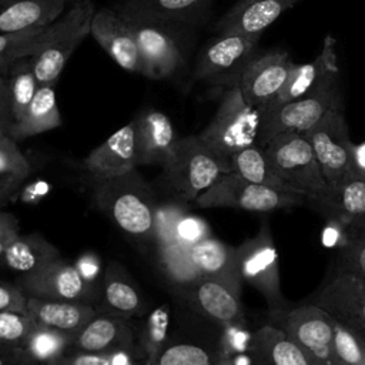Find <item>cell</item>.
I'll use <instances>...</instances> for the list:
<instances>
[{"mask_svg": "<svg viewBox=\"0 0 365 365\" xmlns=\"http://www.w3.org/2000/svg\"><path fill=\"white\" fill-rule=\"evenodd\" d=\"M60 258L58 251L38 234L19 235L6 250L3 268L30 275Z\"/></svg>", "mask_w": 365, "mask_h": 365, "instance_id": "30", "label": "cell"}, {"mask_svg": "<svg viewBox=\"0 0 365 365\" xmlns=\"http://www.w3.org/2000/svg\"><path fill=\"white\" fill-rule=\"evenodd\" d=\"M352 178L365 180V141L352 147Z\"/></svg>", "mask_w": 365, "mask_h": 365, "instance_id": "50", "label": "cell"}, {"mask_svg": "<svg viewBox=\"0 0 365 365\" xmlns=\"http://www.w3.org/2000/svg\"><path fill=\"white\" fill-rule=\"evenodd\" d=\"M27 314L37 325L76 335L96 314L93 304L27 297Z\"/></svg>", "mask_w": 365, "mask_h": 365, "instance_id": "26", "label": "cell"}, {"mask_svg": "<svg viewBox=\"0 0 365 365\" xmlns=\"http://www.w3.org/2000/svg\"><path fill=\"white\" fill-rule=\"evenodd\" d=\"M170 327V307L161 305L151 311L137 331V349L145 365H153L164 349Z\"/></svg>", "mask_w": 365, "mask_h": 365, "instance_id": "36", "label": "cell"}, {"mask_svg": "<svg viewBox=\"0 0 365 365\" xmlns=\"http://www.w3.org/2000/svg\"><path fill=\"white\" fill-rule=\"evenodd\" d=\"M278 325L307 355L312 365H336L335 321L321 307L307 302L274 314Z\"/></svg>", "mask_w": 365, "mask_h": 365, "instance_id": "10", "label": "cell"}, {"mask_svg": "<svg viewBox=\"0 0 365 365\" xmlns=\"http://www.w3.org/2000/svg\"><path fill=\"white\" fill-rule=\"evenodd\" d=\"M262 148L288 190L308 200L322 198L331 191L305 134H278Z\"/></svg>", "mask_w": 365, "mask_h": 365, "instance_id": "6", "label": "cell"}, {"mask_svg": "<svg viewBox=\"0 0 365 365\" xmlns=\"http://www.w3.org/2000/svg\"><path fill=\"white\" fill-rule=\"evenodd\" d=\"M19 287L27 297L46 299L91 304L97 297L94 284L80 272L77 265L61 257L34 274L23 275Z\"/></svg>", "mask_w": 365, "mask_h": 365, "instance_id": "13", "label": "cell"}, {"mask_svg": "<svg viewBox=\"0 0 365 365\" xmlns=\"http://www.w3.org/2000/svg\"><path fill=\"white\" fill-rule=\"evenodd\" d=\"M50 24L9 34H0V74L6 76L9 68L17 60L34 56L44 41Z\"/></svg>", "mask_w": 365, "mask_h": 365, "instance_id": "34", "label": "cell"}, {"mask_svg": "<svg viewBox=\"0 0 365 365\" xmlns=\"http://www.w3.org/2000/svg\"><path fill=\"white\" fill-rule=\"evenodd\" d=\"M1 344H3V342H1V341H0V345H1Z\"/></svg>", "mask_w": 365, "mask_h": 365, "instance_id": "53", "label": "cell"}, {"mask_svg": "<svg viewBox=\"0 0 365 365\" xmlns=\"http://www.w3.org/2000/svg\"><path fill=\"white\" fill-rule=\"evenodd\" d=\"M94 182L120 177L135 170V127L134 121L123 125L106 141L88 153L81 163Z\"/></svg>", "mask_w": 365, "mask_h": 365, "instance_id": "18", "label": "cell"}, {"mask_svg": "<svg viewBox=\"0 0 365 365\" xmlns=\"http://www.w3.org/2000/svg\"><path fill=\"white\" fill-rule=\"evenodd\" d=\"M305 135L331 190L352 178L354 143L349 138L344 111L328 113Z\"/></svg>", "mask_w": 365, "mask_h": 365, "instance_id": "11", "label": "cell"}, {"mask_svg": "<svg viewBox=\"0 0 365 365\" xmlns=\"http://www.w3.org/2000/svg\"><path fill=\"white\" fill-rule=\"evenodd\" d=\"M0 311L27 314V294L20 287L0 281Z\"/></svg>", "mask_w": 365, "mask_h": 365, "instance_id": "46", "label": "cell"}, {"mask_svg": "<svg viewBox=\"0 0 365 365\" xmlns=\"http://www.w3.org/2000/svg\"><path fill=\"white\" fill-rule=\"evenodd\" d=\"M0 134H3V133H0Z\"/></svg>", "mask_w": 365, "mask_h": 365, "instance_id": "54", "label": "cell"}, {"mask_svg": "<svg viewBox=\"0 0 365 365\" xmlns=\"http://www.w3.org/2000/svg\"><path fill=\"white\" fill-rule=\"evenodd\" d=\"M56 365H145L137 346L106 352H67Z\"/></svg>", "mask_w": 365, "mask_h": 365, "instance_id": "41", "label": "cell"}, {"mask_svg": "<svg viewBox=\"0 0 365 365\" xmlns=\"http://www.w3.org/2000/svg\"><path fill=\"white\" fill-rule=\"evenodd\" d=\"M137 165L164 167L171 158L180 137L167 114L148 108L134 120Z\"/></svg>", "mask_w": 365, "mask_h": 365, "instance_id": "21", "label": "cell"}, {"mask_svg": "<svg viewBox=\"0 0 365 365\" xmlns=\"http://www.w3.org/2000/svg\"><path fill=\"white\" fill-rule=\"evenodd\" d=\"M210 235L207 224L191 214H185L177 227V242L190 248L194 242Z\"/></svg>", "mask_w": 365, "mask_h": 365, "instance_id": "45", "label": "cell"}, {"mask_svg": "<svg viewBox=\"0 0 365 365\" xmlns=\"http://www.w3.org/2000/svg\"><path fill=\"white\" fill-rule=\"evenodd\" d=\"M158 255L165 275L182 288L191 289L201 278V274L192 264L188 248L180 242L158 247Z\"/></svg>", "mask_w": 365, "mask_h": 365, "instance_id": "37", "label": "cell"}, {"mask_svg": "<svg viewBox=\"0 0 365 365\" xmlns=\"http://www.w3.org/2000/svg\"><path fill=\"white\" fill-rule=\"evenodd\" d=\"M237 268L242 282L255 288L265 299L272 314L285 309V298L279 282V261L268 220L258 232L235 247Z\"/></svg>", "mask_w": 365, "mask_h": 365, "instance_id": "8", "label": "cell"}, {"mask_svg": "<svg viewBox=\"0 0 365 365\" xmlns=\"http://www.w3.org/2000/svg\"><path fill=\"white\" fill-rule=\"evenodd\" d=\"M94 204L124 232L153 238L157 201L148 182L137 170L94 185Z\"/></svg>", "mask_w": 365, "mask_h": 365, "instance_id": "1", "label": "cell"}, {"mask_svg": "<svg viewBox=\"0 0 365 365\" xmlns=\"http://www.w3.org/2000/svg\"><path fill=\"white\" fill-rule=\"evenodd\" d=\"M68 1H71V3H76V1H81V0H68Z\"/></svg>", "mask_w": 365, "mask_h": 365, "instance_id": "52", "label": "cell"}, {"mask_svg": "<svg viewBox=\"0 0 365 365\" xmlns=\"http://www.w3.org/2000/svg\"><path fill=\"white\" fill-rule=\"evenodd\" d=\"M336 269L365 279V225L344 234L336 258Z\"/></svg>", "mask_w": 365, "mask_h": 365, "instance_id": "40", "label": "cell"}, {"mask_svg": "<svg viewBox=\"0 0 365 365\" xmlns=\"http://www.w3.org/2000/svg\"><path fill=\"white\" fill-rule=\"evenodd\" d=\"M68 0H0V34L47 26L64 11Z\"/></svg>", "mask_w": 365, "mask_h": 365, "instance_id": "27", "label": "cell"}, {"mask_svg": "<svg viewBox=\"0 0 365 365\" xmlns=\"http://www.w3.org/2000/svg\"><path fill=\"white\" fill-rule=\"evenodd\" d=\"M259 111L242 96L238 84L225 87L217 111L198 137L231 168L240 150L257 144Z\"/></svg>", "mask_w": 365, "mask_h": 365, "instance_id": "3", "label": "cell"}, {"mask_svg": "<svg viewBox=\"0 0 365 365\" xmlns=\"http://www.w3.org/2000/svg\"><path fill=\"white\" fill-rule=\"evenodd\" d=\"M114 9L121 16L148 20L185 33L208 19L211 0H123Z\"/></svg>", "mask_w": 365, "mask_h": 365, "instance_id": "16", "label": "cell"}, {"mask_svg": "<svg viewBox=\"0 0 365 365\" xmlns=\"http://www.w3.org/2000/svg\"><path fill=\"white\" fill-rule=\"evenodd\" d=\"M250 365H312L302 349L275 324H264L250 334Z\"/></svg>", "mask_w": 365, "mask_h": 365, "instance_id": "25", "label": "cell"}, {"mask_svg": "<svg viewBox=\"0 0 365 365\" xmlns=\"http://www.w3.org/2000/svg\"><path fill=\"white\" fill-rule=\"evenodd\" d=\"M299 0H238L215 23L217 33L261 36L282 13Z\"/></svg>", "mask_w": 365, "mask_h": 365, "instance_id": "24", "label": "cell"}, {"mask_svg": "<svg viewBox=\"0 0 365 365\" xmlns=\"http://www.w3.org/2000/svg\"><path fill=\"white\" fill-rule=\"evenodd\" d=\"M96 13L93 0L73 3L57 20L50 24L48 33L33 58L40 86H54L68 58L90 36L91 20Z\"/></svg>", "mask_w": 365, "mask_h": 365, "instance_id": "5", "label": "cell"}, {"mask_svg": "<svg viewBox=\"0 0 365 365\" xmlns=\"http://www.w3.org/2000/svg\"><path fill=\"white\" fill-rule=\"evenodd\" d=\"M190 258L201 277H211L242 285L237 268L235 247H231L211 235L194 242L188 248Z\"/></svg>", "mask_w": 365, "mask_h": 365, "instance_id": "28", "label": "cell"}, {"mask_svg": "<svg viewBox=\"0 0 365 365\" xmlns=\"http://www.w3.org/2000/svg\"><path fill=\"white\" fill-rule=\"evenodd\" d=\"M131 27L144 63L143 76L163 80L178 71L185 60L184 46L177 36L181 31L143 19L125 17Z\"/></svg>", "mask_w": 365, "mask_h": 365, "instance_id": "12", "label": "cell"}, {"mask_svg": "<svg viewBox=\"0 0 365 365\" xmlns=\"http://www.w3.org/2000/svg\"><path fill=\"white\" fill-rule=\"evenodd\" d=\"M90 36L121 68L137 74L144 73L137 38L125 19L115 9L103 7L96 10Z\"/></svg>", "mask_w": 365, "mask_h": 365, "instance_id": "17", "label": "cell"}, {"mask_svg": "<svg viewBox=\"0 0 365 365\" xmlns=\"http://www.w3.org/2000/svg\"><path fill=\"white\" fill-rule=\"evenodd\" d=\"M71 335L37 325L21 344L34 365H56L67 352Z\"/></svg>", "mask_w": 365, "mask_h": 365, "instance_id": "33", "label": "cell"}, {"mask_svg": "<svg viewBox=\"0 0 365 365\" xmlns=\"http://www.w3.org/2000/svg\"><path fill=\"white\" fill-rule=\"evenodd\" d=\"M20 235L19 221L11 212L0 210V269L3 268V257L7 247Z\"/></svg>", "mask_w": 365, "mask_h": 365, "instance_id": "47", "label": "cell"}, {"mask_svg": "<svg viewBox=\"0 0 365 365\" xmlns=\"http://www.w3.org/2000/svg\"><path fill=\"white\" fill-rule=\"evenodd\" d=\"M308 198L295 191L271 188L247 181L237 173H224L200 194L197 208H235L251 212H271L307 204Z\"/></svg>", "mask_w": 365, "mask_h": 365, "instance_id": "7", "label": "cell"}, {"mask_svg": "<svg viewBox=\"0 0 365 365\" xmlns=\"http://www.w3.org/2000/svg\"><path fill=\"white\" fill-rule=\"evenodd\" d=\"M103 305L106 312L131 318L140 315L143 309V297L124 269L113 264L103 281Z\"/></svg>", "mask_w": 365, "mask_h": 365, "instance_id": "31", "label": "cell"}, {"mask_svg": "<svg viewBox=\"0 0 365 365\" xmlns=\"http://www.w3.org/2000/svg\"><path fill=\"white\" fill-rule=\"evenodd\" d=\"M338 71L339 68L336 56V40L331 34H328L322 41L319 54L312 61L294 64L282 91L271 106L282 104L285 101L302 97L318 90L328 81L336 78Z\"/></svg>", "mask_w": 365, "mask_h": 365, "instance_id": "22", "label": "cell"}, {"mask_svg": "<svg viewBox=\"0 0 365 365\" xmlns=\"http://www.w3.org/2000/svg\"><path fill=\"white\" fill-rule=\"evenodd\" d=\"M0 365H34L21 345L1 344L0 345Z\"/></svg>", "mask_w": 365, "mask_h": 365, "instance_id": "49", "label": "cell"}, {"mask_svg": "<svg viewBox=\"0 0 365 365\" xmlns=\"http://www.w3.org/2000/svg\"><path fill=\"white\" fill-rule=\"evenodd\" d=\"M220 349L211 351L204 345L178 342L165 345L153 365H220Z\"/></svg>", "mask_w": 365, "mask_h": 365, "instance_id": "38", "label": "cell"}, {"mask_svg": "<svg viewBox=\"0 0 365 365\" xmlns=\"http://www.w3.org/2000/svg\"><path fill=\"white\" fill-rule=\"evenodd\" d=\"M331 111H344V97L338 77L309 94L259 111L257 144L262 147L271 138L284 133L305 134Z\"/></svg>", "mask_w": 365, "mask_h": 365, "instance_id": "4", "label": "cell"}, {"mask_svg": "<svg viewBox=\"0 0 365 365\" xmlns=\"http://www.w3.org/2000/svg\"><path fill=\"white\" fill-rule=\"evenodd\" d=\"M37 322L29 314L0 311V341L3 344L21 345Z\"/></svg>", "mask_w": 365, "mask_h": 365, "instance_id": "43", "label": "cell"}, {"mask_svg": "<svg viewBox=\"0 0 365 365\" xmlns=\"http://www.w3.org/2000/svg\"><path fill=\"white\" fill-rule=\"evenodd\" d=\"M307 204L344 234L359 228L365 225V180L351 178L325 197L308 200Z\"/></svg>", "mask_w": 365, "mask_h": 365, "instance_id": "23", "label": "cell"}, {"mask_svg": "<svg viewBox=\"0 0 365 365\" xmlns=\"http://www.w3.org/2000/svg\"><path fill=\"white\" fill-rule=\"evenodd\" d=\"M231 171L254 184L291 191L285 187L267 153L258 144L248 145L235 153L231 158Z\"/></svg>", "mask_w": 365, "mask_h": 365, "instance_id": "32", "label": "cell"}, {"mask_svg": "<svg viewBox=\"0 0 365 365\" xmlns=\"http://www.w3.org/2000/svg\"><path fill=\"white\" fill-rule=\"evenodd\" d=\"M137 346V329L130 318L98 312L71 338L68 352H106Z\"/></svg>", "mask_w": 365, "mask_h": 365, "instance_id": "20", "label": "cell"}, {"mask_svg": "<svg viewBox=\"0 0 365 365\" xmlns=\"http://www.w3.org/2000/svg\"><path fill=\"white\" fill-rule=\"evenodd\" d=\"M294 64L281 48L255 54L238 81L244 98L258 111L269 107L282 91Z\"/></svg>", "mask_w": 365, "mask_h": 365, "instance_id": "14", "label": "cell"}, {"mask_svg": "<svg viewBox=\"0 0 365 365\" xmlns=\"http://www.w3.org/2000/svg\"><path fill=\"white\" fill-rule=\"evenodd\" d=\"M334 352L336 365H365V336L335 321Z\"/></svg>", "mask_w": 365, "mask_h": 365, "instance_id": "42", "label": "cell"}, {"mask_svg": "<svg viewBox=\"0 0 365 365\" xmlns=\"http://www.w3.org/2000/svg\"><path fill=\"white\" fill-rule=\"evenodd\" d=\"M190 291L194 307L207 319L221 328L244 325L245 314L241 302V285L201 277Z\"/></svg>", "mask_w": 365, "mask_h": 365, "instance_id": "19", "label": "cell"}, {"mask_svg": "<svg viewBox=\"0 0 365 365\" xmlns=\"http://www.w3.org/2000/svg\"><path fill=\"white\" fill-rule=\"evenodd\" d=\"M61 114L56 101L54 86H40L20 120L14 121L9 135L16 140H24L60 127Z\"/></svg>", "mask_w": 365, "mask_h": 365, "instance_id": "29", "label": "cell"}, {"mask_svg": "<svg viewBox=\"0 0 365 365\" xmlns=\"http://www.w3.org/2000/svg\"><path fill=\"white\" fill-rule=\"evenodd\" d=\"M14 123L11 113V98L7 77L0 74V133L9 134Z\"/></svg>", "mask_w": 365, "mask_h": 365, "instance_id": "48", "label": "cell"}, {"mask_svg": "<svg viewBox=\"0 0 365 365\" xmlns=\"http://www.w3.org/2000/svg\"><path fill=\"white\" fill-rule=\"evenodd\" d=\"M23 181L24 180L17 177L0 175V207H3L9 201V198L20 188Z\"/></svg>", "mask_w": 365, "mask_h": 365, "instance_id": "51", "label": "cell"}, {"mask_svg": "<svg viewBox=\"0 0 365 365\" xmlns=\"http://www.w3.org/2000/svg\"><path fill=\"white\" fill-rule=\"evenodd\" d=\"M224 173L231 168L197 134L178 138L161 181L173 198L194 202Z\"/></svg>", "mask_w": 365, "mask_h": 365, "instance_id": "2", "label": "cell"}, {"mask_svg": "<svg viewBox=\"0 0 365 365\" xmlns=\"http://www.w3.org/2000/svg\"><path fill=\"white\" fill-rule=\"evenodd\" d=\"M185 214L188 211L184 201L171 198L165 202H157L153 234L157 248L177 242V227Z\"/></svg>", "mask_w": 365, "mask_h": 365, "instance_id": "39", "label": "cell"}, {"mask_svg": "<svg viewBox=\"0 0 365 365\" xmlns=\"http://www.w3.org/2000/svg\"><path fill=\"white\" fill-rule=\"evenodd\" d=\"M10 88L11 113L14 121L20 120L40 87L31 57L17 60L6 74Z\"/></svg>", "mask_w": 365, "mask_h": 365, "instance_id": "35", "label": "cell"}, {"mask_svg": "<svg viewBox=\"0 0 365 365\" xmlns=\"http://www.w3.org/2000/svg\"><path fill=\"white\" fill-rule=\"evenodd\" d=\"M259 37L217 33L198 53L192 78L222 87L238 84L244 68L257 54Z\"/></svg>", "mask_w": 365, "mask_h": 365, "instance_id": "9", "label": "cell"}, {"mask_svg": "<svg viewBox=\"0 0 365 365\" xmlns=\"http://www.w3.org/2000/svg\"><path fill=\"white\" fill-rule=\"evenodd\" d=\"M309 302L321 307L336 322L365 336V279L336 269Z\"/></svg>", "mask_w": 365, "mask_h": 365, "instance_id": "15", "label": "cell"}, {"mask_svg": "<svg viewBox=\"0 0 365 365\" xmlns=\"http://www.w3.org/2000/svg\"><path fill=\"white\" fill-rule=\"evenodd\" d=\"M30 165L17 147V141L9 134H0V175L26 180Z\"/></svg>", "mask_w": 365, "mask_h": 365, "instance_id": "44", "label": "cell"}]
</instances>
